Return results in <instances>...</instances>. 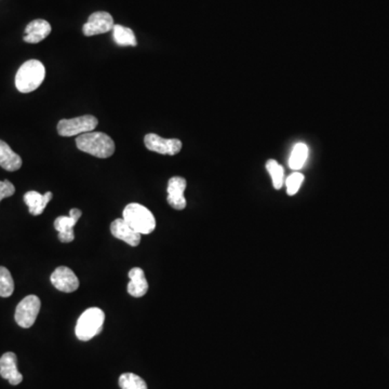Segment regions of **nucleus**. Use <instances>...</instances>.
I'll use <instances>...</instances> for the list:
<instances>
[{
	"label": "nucleus",
	"mask_w": 389,
	"mask_h": 389,
	"mask_svg": "<svg viewBox=\"0 0 389 389\" xmlns=\"http://www.w3.org/2000/svg\"><path fill=\"white\" fill-rule=\"evenodd\" d=\"M76 145L81 152L102 159L110 158L115 152V143L112 137L103 132L83 133L76 137Z\"/></svg>",
	"instance_id": "f257e3e1"
},
{
	"label": "nucleus",
	"mask_w": 389,
	"mask_h": 389,
	"mask_svg": "<svg viewBox=\"0 0 389 389\" xmlns=\"http://www.w3.org/2000/svg\"><path fill=\"white\" fill-rule=\"evenodd\" d=\"M46 68L38 60H28L19 68L15 75V87L21 93L35 91L43 83Z\"/></svg>",
	"instance_id": "f03ea898"
},
{
	"label": "nucleus",
	"mask_w": 389,
	"mask_h": 389,
	"mask_svg": "<svg viewBox=\"0 0 389 389\" xmlns=\"http://www.w3.org/2000/svg\"><path fill=\"white\" fill-rule=\"evenodd\" d=\"M123 219L141 235L152 234L156 228L155 217L140 203H129L123 210Z\"/></svg>",
	"instance_id": "7ed1b4c3"
},
{
	"label": "nucleus",
	"mask_w": 389,
	"mask_h": 389,
	"mask_svg": "<svg viewBox=\"0 0 389 389\" xmlns=\"http://www.w3.org/2000/svg\"><path fill=\"white\" fill-rule=\"evenodd\" d=\"M105 314L101 308L92 307L83 312L76 324V337L87 342L100 335L104 326Z\"/></svg>",
	"instance_id": "20e7f679"
},
{
	"label": "nucleus",
	"mask_w": 389,
	"mask_h": 389,
	"mask_svg": "<svg viewBox=\"0 0 389 389\" xmlns=\"http://www.w3.org/2000/svg\"><path fill=\"white\" fill-rule=\"evenodd\" d=\"M97 118L92 115L80 116L72 119H62L58 123V133L61 137H70L91 132L97 127Z\"/></svg>",
	"instance_id": "39448f33"
},
{
	"label": "nucleus",
	"mask_w": 389,
	"mask_h": 389,
	"mask_svg": "<svg viewBox=\"0 0 389 389\" xmlns=\"http://www.w3.org/2000/svg\"><path fill=\"white\" fill-rule=\"evenodd\" d=\"M41 302L36 295H28L19 303L15 310V321L21 328L28 329L35 323L38 314L40 312Z\"/></svg>",
	"instance_id": "423d86ee"
},
{
	"label": "nucleus",
	"mask_w": 389,
	"mask_h": 389,
	"mask_svg": "<svg viewBox=\"0 0 389 389\" xmlns=\"http://www.w3.org/2000/svg\"><path fill=\"white\" fill-rule=\"evenodd\" d=\"M145 146L152 152L161 155L174 156L182 150V142L179 139H163L155 133L145 135Z\"/></svg>",
	"instance_id": "0eeeda50"
},
{
	"label": "nucleus",
	"mask_w": 389,
	"mask_h": 389,
	"mask_svg": "<svg viewBox=\"0 0 389 389\" xmlns=\"http://www.w3.org/2000/svg\"><path fill=\"white\" fill-rule=\"evenodd\" d=\"M114 26H115L114 19L110 13L99 11V12L92 13L88 19V22L83 28V35L87 37L101 35V34L112 30Z\"/></svg>",
	"instance_id": "6e6552de"
},
{
	"label": "nucleus",
	"mask_w": 389,
	"mask_h": 389,
	"mask_svg": "<svg viewBox=\"0 0 389 389\" xmlns=\"http://www.w3.org/2000/svg\"><path fill=\"white\" fill-rule=\"evenodd\" d=\"M50 280L55 289L64 293H72L79 288V279L68 267H58L51 275Z\"/></svg>",
	"instance_id": "1a4fd4ad"
},
{
	"label": "nucleus",
	"mask_w": 389,
	"mask_h": 389,
	"mask_svg": "<svg viewBox=\"0 0 389 389\" xmlns=\"http://www.w3.org/2000/svg\"><path fill=\"white\" fill-rule=\"evenodd\" d=\"M83 212L79 209L70 210V217H59L54 221V228L59 232V239L64 243H70L75 239L74 227L77 224Z\"/></svg>",
	"instance_id": "9d476101"
},
{
	"label": "nucleus",
	"mask_w": 389,
	"mask_h": 389,
	"mask_svg": "<svg viewBox=\"0 0 389 389\" xmlns=\"http://www.w3.org/2000/svg\"><path fill=\"white\" fill-rule=\"evenodd\" d=\"M186 180L184 177H171L168 183V203L173 209L183 210L186 207L184 192L186 190Z\"/></svg>",
	"instance_id": "9b49d317"
},
{
	"label": "nucleus",
	"mask_w": 389,
	"mask_h": 389,
	"mask_svg": "<svg viewBox=\"0 0 389 389\" xmlns=\"http://www.w3.org/2000/svg\"><path fill=\"white\" fill-rule=\"evenodd\" d=\"M0 375L8 379L11 385H19L23 381V375L18 370V358L14 352H6L0 358Z\"/></svg>",
	"instance_id": "f8f14e48"
},
{
	"label": "nucleus",
	"mask_w": 389,
	"mask_h": 389,
	"mask_svg": "<svg viewBox=\"0 0 389 389\" xmlns=\"http://www.w3.org/2000/svg\"><path fill=\"white\" fill-rule=\"evenodd\" d=\"M110 232L112 236L117 239L123 240L131 247H137L140 245L141 236L137 230H133L123 219H117L110 224Z\"/></svg>",
	"instance_id": "ddd939ff"
},
{
	"label": "nucleus",
	"mask_w": 389,
	"mask_h": 389,
	"mask_svg": "<svg viewBox=\"0 0 389 389\" xmlns=\"http://www.w3.org/2000/svg\"><path fill=\"white\" fill-rule=\"evenodd\" d=\"M51 28L50 23L46 20L32 21V22L26 26V34L24 36V41L28 43H38L43 41V39L50 35Z\"/></svg>",
	"instance_id": "4468645a"
},
{
	"label": "nucleus",
	"mask_w": 389,
	"mask_h": 389,
	"mask_svg": "<svg viewBox=\"0 0 389 389\" xmlns=\"http://www.w3.org/2000/svg\"><path fill=\"white\" fill-rule=\"evenodd\" d=\"M129 285H128V293L133 297H144L148 291V282L145 277V272L140 267H134L130 270Z\"/></svg>",
	"instance_id": "2eb2a0df"
},
{
	"label": "nucleus",
	"mask_w": 389,
	"mask_h": 389,
	"mask_svg": "<svg viewBox=\"0 0 389 389\" xmlns=\"http://www.w3.org/2000/svg\"><path fill=\"white\" fill-rule=\"evenodd\" d=\"M52 197L53 194L51 192L41 194L35 190H30L24 194V202L28 205L30 215L37 217V215H43L46 207L51 201Z\"/></svg>",
	"instance_id": "dca6fc26"
},
{
	"label": "nucleus",
	"mask_w": 389,
	"mask_h": 389,
	"mask_svg": "<svg viewBox=\"0 0 389 389\" xmlns=\"http://www.w3.org/2000/svg\"><path fill=\"white\" fill-rule=\"evenodd\" d=\"M0 167L9 172H14L22 167V158L11 150L10 146L0 140Z\"/></svg>",
	"instance_id": "f3484780"
},
{
	"label": "nucleus",
	"mask_w": 389,
	"mask_h": 389,
	"mask_svg": "<svg viewBox=\"0 0 389 389\" xmlns=\"http://www.w3.org/2000/svg\"><path fill=\"white\" fill-rule=\"evenodd\" d=\"M112 37L120 47H135L137 45L133 30L123 26H114Z\"/></svg>",
	"instance_id": "a211bd4d"
},
{
	"label": "nucleus",
	"mask_w": 389,
	"mask_h": 389,
	"mask_svg": "<svg viewBox=\"0 0 389 389\" xmlns=\"http://www.w3.org/2000/svg\"><path fill=\"white\" fill-rule=\"evenodd\" d=\"M308 157V148L304 143H299L295 145V148L292 150L291 156H290L289 166L292 170L299 171L304 167Z\"/></svg>",
	"instance_id": "6ab92c4d"
},
{
	"label": "nucleus",
	"mask_w": 389,
	"mask_h": 389,
	"mask_svg": "<svg viewBox=\"0 0 389 389\" xmlns=\"http://www.w3.org/2000/svg\"><path fill=\"white\" fill-rule=\"evenodd\" d=\"M266 169L272 177V185L276 190H280L285 183V170L276 160H268L266 162Z\"/></svg>",
	"instance_id": "aec40b11"
},
{
	"label": "nucleus",
	"mask_w": 389,
	"mask_h": 389,
	"mask_svg": "<svg viewBox=\"0 0 389 389\" xmlns=\"http://www.w3.org/2000/svg\"><path fill=\"white\" fill-rule=\"evenodd\" d=\"M119 386L121 389H148L144 379L134 373H123L120 375Z\"/></svg>",
	"instance_id": "412c9836"
},
{
	"label": "nucleus",
	"mask_w": 389,
	"mask_h": 389,
	"mask_svg": "<svg viewBox=\"0 0 389 389\" xmlns=\"http://www.w3.org/2000/svg\"><path fill=\"white\" fill-rule=\"evenodd\" d=\"M13 291H14V281L11 272L6 267L0 266V297H11Z\"/></svg>",
	"instance_id": "4be33fe9"
},
{
	"label": "nucleus",
	"mask_w": 389,
	"mask_h": 389,
	"mask_svg": "<svg viewBox=\"0 0 389 389\" xmlns=\"http://www.w3.org/2000/svg\"><path fill=\"white\" fill-rule=\"evenodd\" d=\"M304 175H303L302 173H292V174L288 177L287 181H286L288 194L293 196V194H297V192H299V188H301V185L304 182Z\"/></svg>",
	"instance_id": "5701e85b"
},
{
	"label": "nucleus",
	"mask_w": 389,
	"mask_h": 389,
	"mask_svg": "<svg viewBox=\"0 0 389 389\" xmlns=\"http://www.w3.org/2000/svg\"><path fill=\"white\" fill-rule=\"evenodd\" d=\"M15 188L9 181H0V201L14 194Z\"/></svg>",
	"instance_id": "b1692460"
}]
</instances>
